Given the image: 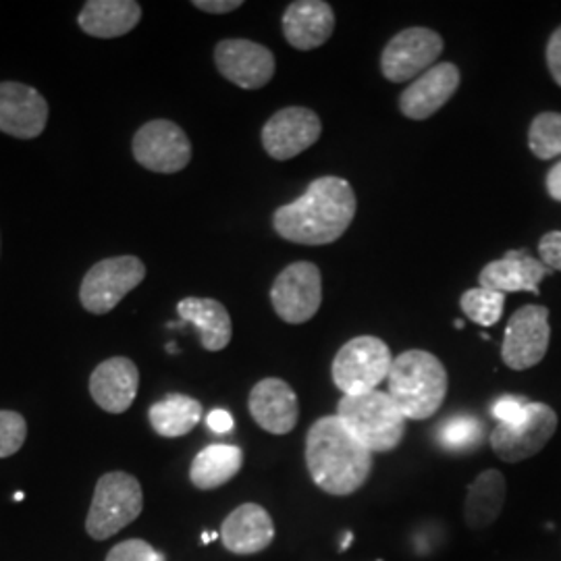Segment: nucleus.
I'll use <instances>...</instances> for the list:
<instances>
[{"label":"nucleus","instance_id":"17","mask_svg":"<svg viewBox=\"0 0 561 561\" xmlns=\"http://www.w3.org/2000/svg\"><path fill=\"white\" fill-rule=\"evenodd\" d=\"M248 408L256 424L271 435H287L300 419V401L289 382L268 377L250 391Z\"/></svg>","mask_w":561,"mask_h":561},{"label":"nucleus","instance_id":"5","mask_svg":"<svg viewBox=\"0 0 561 561\" xmlns=\"http://www.w3.org/2000/svg\"><path fill=\"white\" fill-rule=\"evenodd\" d=\"M141 510L144 493L140 481L127 472H108L96 482L85 530L94 541H106L138 520Z\"/></svg>","mask_w":561,"mask_h":561},{"label":"nucleus","instance_id":"10","mask_svg":"<svg viewBox=\"0 0 561 561\" xmlns=\"http://www.w3.org/2000/svg\"><path fill=\"white\" fill-rule=\"evenodd\" d=\"M558 431V414L551 405L530 401L526 419L518 424H497L491 447L500 460L518 463L537 456Z\"/></svg>","mask_w":561,"mask_h":561},{"label":"nucleus","instance_id":"30","mask_svg":"<svg viewBox=\"0 0 561 561\" xmlns=\"http://www.w3.org/2000/svg\"><path fill=\"white\" fill-rule=\"evenodd\" d=\"M27 439V422L20 412L0 410V460L20 451Z\"/></svg>","mask_w":561,"mask_h":561},{"label":"nucleus","instance_id":"36","mask_svg":"<svg viewBox=\"0 0 561 561\" xmlns=\"http://www.w3.org/2000/svg\"><path fill=\"white\" fill-rule=\"evenodd\" d=\"M206 424L210 426V431L215 433H229L233 428V416L227 410H213L206 419Z\"/></svg>","mask_w":561,"mask_h":561},{"label":"nucleus","instance_id":"28","mask_svg":"<svg viewBox=\"0 0 561 561\" xmlns=\"http://www.w3.org/2000/svg\"><path fill=\"white\" fill-rule=\"evenodd\" d=\"M528 148L539 161L561 157V113L537 115L528 129Z\"/></svg>","mask_w":561,"mask_h":561},{"label":"nucleus","instance_id":"7","mask_svg":"<svg viewBox=\"0 0 561 561\" xmlns=\"http://www.w3.org/2000/svg\"><path fill=\"white\" fill-rule=\"evenodd\" d=\"M146 277V266L136 256H115L96 262L81 280V306L90 314H106L117 308Z\"/></svg>","mask_w":561,"mask_h":561},{"label":"nucleus","instance_id":"12","mask_svg":"<svg viewBox=\"0 0 561 561\" xmlns=\"http://www.w3.org/2000/svg\"><path fill=\"white\" fill-rule=\"evenodd\" d=\"M551 341L549 308L522 306L505 327L502 360L512 370H528L545 358Z\"/></svg>","mask_w":561,"mask_h":561},{"label":"nucleus","instance_id":"35","mask_svg":"<svg viewBox=\"0 0 561 561\" xmlns=\"http://www.w3.org/2000/svg\"><path fill=\"white\" fill-rule=\"evenodd\" d=\"M192 4L210 15H225V13L238 11L240 7H243L241 0H194Z\"/></svg>","mask_w":561,"mask_h":561},{"label":"nucleus","instance_id":"25","mask_svg":"<svg viewBox=\"0 0 561 561\" xmlns=\"http://www.w3.org/2000/svg\"><path fill=\"white\" fill-rule=\"evenodd\" d=\"M243 466V451L238 445L215 443L204 447L192 461L190 481L201 491H213L233 481Z\"/></svg>","mask_w":561,"mask_h":561},{"label":"nucleus","instance_id":"32","mask_svg":"<svg viewBox=\"0 0 561 561\" xmlns=\"http://www.w3.org/2000/svg\"><path fill=\"white\" fill-rule=\"evenodd\" d=\"M528 403L530 401L524 400V398H516V396H505L495 401L493 405V416L500 424H518V422L526 419V412H528Z\"/></svg>","mask_w":561,"mask_h":561},{"label":"nucleus","instance_id":"4","mask_svg":"<svg viewBox=\"0 0 561 561\" xmlns=\"http://www.w3.org/2000/svg\"><path fill=\"white\" fill-rule=\"evenodd\" d=\"M335 416L373 454L393 451L405 435L408 419L387 391L343 396Z\"/></svg>","mask_w":561,"mask_h":561},{"label":"nucleus","instance_id":"13","mask_svg":"<svg viewBox=\"0 0 561 561\" xmlns=\"http://www.w3.org/2000/svg\"><path fill=\"white\" fill-rule=\"evenodd\" d=\"M322 134V123L312 108L287 106L262 127V148L275 161H291L312 148Z\"/></svg>","mask_w":561,"mask_h":561},{"label":"nucleus","instance_id":"8","mask_svg":"<svg viewBox=\"0 0 561 561\" xmlns=\"http://www.w3.org/2000/svg\"><path fill=\"white\" fill-rule=\"evenodd\" d=\"M271 301L280 321L304 324L317 317L322 304V277L314 262L285 266L271 287Z\"/></svg>","mask_w":561,"mask_h":561},{"label":"nucleus","instance_id":"1","mask_svg":"<svg viewBox=\"0 0 561 561\" xmlns=\"http://www.w3.org/2000/svg\"><path fill=\"white\" fill-rule=\"evenodd\" d=\"M356 192L350 181L335 175L319 178L300 198L275 210L277 236L301 245H329L340 240L356 217Z\"/></svg>","mask_w":561,"mask_h":561},{"label":"nucleus","instance_id":"20","mask_svg":"<svg viewBox=\"0 0 561 561\" xmlns=\"http://www.w3.org/2000/svg\"><path fill=\"white\" fill-rule=\"evenodd\" d=\"M333 32L335 13L324 0H296L285 9L283 36L296 50L321 48Z\"/></svg>","mask_w":561,"mask_h":561},{"label":"nucleus","instance_id":"21","mask_svg":"<svg viewBox=\"0 0 561 561\" xmlns=\"http://www.w3.org/2000/svg\"><path fill=\"white\" fill-rule=\"evenodd\" d=\"M273 539L275 524L271 514L259 503H243L222 522V545L236 556L261 553L271 547Z\"/></svg>","mask_w":561,"mask_h":561},{"label":"nucleus","instance_id":"27","mask_svg":"<svg viewBox=\"0 0 561 561\" xmlns=\"http://www.w3.org/2000/svg\"><path fill=\"white\" fill-rule=\"evenodd\" d=\"M435 437L443 449L454 454H466L474 451L481 445L484 439V426L477 416L456 414L439 424Z\"/></svg>","mask_w":561,"mask_h":561},{"label":"nucleus","instance_id":"24","mask_svg":"<svg viewBox=\"0 0 561 561\" xmlns=\"http://www.w3.org/2000/svg\"><path fill=\"white\" fill-rule=\"evenodd\" d=\"M505 477L500 470H484L468 486L463 518L472 530H484L502 516L505 503Z\"/></svg>","mask_w":561,"mask_h":561},{"label":"nucleus","instance_id":"31","mask_svg":"<svg viewBox=\"0 0 561 561\" xmlns=\"http://www.w3.org/2000/svg\"><path fill=\"white\" fill-rule=\"evenodd\" d=\"M106 561H164V556L159 553L150 542L141 541V539H129V541L115 545Z\"/></svg>","mask_w":561,"mask_h":561},{"label":"nucleus","instance_id":"34","mask_svg":"<svg viewBox=\"0 0 561 561\" xmlns=\"http://www.w3.org/2000/svg\"><path fill=\"white\" fill-rule=\"evenodd\" d=\"M547 67L551 78L561 88V25L547 42Z\"/></svg>","mask_w":561,"mask_h":561},{"label":"nucleus","instance_id":"29","mask_svg":"<svg viewBox=\"0 0 561 561\" xmlns=\"http://www.w3.org/2000/svg\"><path fill=\"white\" fill-rule=\"evenodd\" d=\"M503 306H505V294L489 291L482 287L463 291L460 300L461 312L481 327H493L502 321Z\"/></svg>","mask_w":561,"mask_h":561},{"label":"nucleus","instance_id":"23","mask_svg":"<svg viewBox=\"0 0 561 561\" xmlns=\"http://www.w3.org/2000/svg\"><path fill=\"white\" fill-rule=\"evenodd\" d=\"M178 314L181 321L198 329L202 347L208 352H221L233 337L231 317L219 300L185 298L178 304Z\"/></svg>","mask_w":561,"mask_h":561},{"label":"nucleus","instance_id":"39","mask_svg":"<svg viewBox=\"0 0 561 561\" xmlns=\"http://www.w3.org/2000/svg\"><path fill=\"white\" fill-rule=\"evenodd\" d=\"M352 541H354V535H352V533H347V535H345V539H343V545H341V551H345Z\"/></svg>","mask_w":561,"mask_h":561},{"label":"nucleus","instance_id":"37","mask_svg":"<svg viewBox=\"0 0 561 561\" xmlns=\"http://www.w3.org/2000/svg\"><path fill=\"white\" fill-rule=\"evenodd\" d=\"M547 192L556 202H561V161L551 167L547 173Z\"/></svg>","mask_w":561,"mask_h":561},{"label":"nucleus","instance_id":"9","mask_svg":"<svg viewBox=\"0 0 561 561\" xmlns=\"http://www.w3.org/2000/svg\"><path fill=\"white\" fill-rule=\"evenodd\" d=\"M443 38L428 27L401 30L385 46L381 57V71L385 80L391 83H405L421 78L437 65L442 57Z\"/></svg>","mask_w":561,"mask_h":561},{"label":"nucleus","instance_id":"19","mask_svg":"<svg viewBox=\"0 0 561 561\" xmlns=\"http://www.w3.org/2000/svg\"><path fill=\"white\" fill-rule=\"evenodd\" d=\"M138 366L123 356L102 362L90 377V396L108 414L127 412L138 396Z\"/></svg>","mask_w":561,"mask_h":561},{"label":"nucleus","instance_id":"38","mask_svg":"<svg viewBox=\"0 0 561 561\" xmlns=\"http://www.w3.org/2000/svg\"><path fill=\"white\" fill-rule=\"evenodd\" d=\"M219 537H221V533H204V535H202V542L208 545V542L215 541V539H219Z\"/></svg>","mask_w":561,"mask_h":561},{"label":"nucleus","instance_id":"26","mask_svg":"<svg viewBox=\"0 0 561 561\" xmlns=\"http://www.w3.org/2000/svg\"><path fill=\"white\" fill-rule=\"evenodd\" d=\"M202 419V403L183 393H171L157 401L148 410V421L152 428L167 439H178L192 433Z\"/></svg>","mask_w":561,"mask_h":561},{"label":"nucleus","instance_id":"33","mask_svg":"<svg viewBox=\"0 0 561 561\" xmlns=\"http://www.w3.org/2000/svg\"><path fill=\"white\" fill-rule=\"evenodd\" d=\"M539 259L549 271L561 273V231H551L539 241Z\"/></svg>","mask_w":561,"mask_h":561},{"label":"nucleus","instance_id":"3","mask_svg":"<svg viewBox=\"0 0 561 561\" xmlns=\"http://www.w3.org/2000/svg\"><path fill=\"white\" fill-rule=\"evenodd\" d=\"M387 381V393L408 421H426L435 416L449 389L443 362L424 350H408L393 358Z\"/></svg>","mask_w":561,"mask_h":561},{"label":"nucleus","instance_id":"14","mask_svg":"<svg viewBox=\"0 0 561 561\" xmlns=\"http://www.w3.org/2000/svg\"><path fill=\"white\" fill-rule=\"evenodd\" d=\"M215 65L222 78L243 90H261L273 80L275 55L259 42L229 38L217 44Z\"/></svg>","mask_w":561,"mask_h":561},{"label":"nucleus","instance_id":"11","mask_svg":"<svg viewBox=\"0 0 561 561\" xmlns=\"http://www.w3.org/2000/svg\"><path fill=\"white\" fill-rule=\"evenodd\" d=\"M131 150L144 169L162 175L180 173L192 161V141L178 123L169 119L141 125L131 141Z\"/></svg>","mask_w":561,"mask_h":561},{"label":"nucleus","instance_id":"15","mask_svg":"<svg viewBox=\"0 0 561 561\" xmlns=\"http://www.w3.org/2000/svg\"><path fill=\"white\" fill-rule=\"evenodd\" d=\"M48 123V102L32 85L0 83V131L18 140L38 138Z\"/></svg>","mask_w":561,"mask_h":561},{"label":"nucleus","instance_id":"18","mask_svg":"<svg viewBox=\"0 0 561 561\" xmlns=\"http://www.w3.org/2000/svg\"><path fill=\"white\" fill-rule=\"evenodd\" d=\"M551 271L528 250H510L500 261L489 262L479 275L482 289L500 294H541L539 285Z\"/></svg>","mask_w":561,"mask_h":561},{"label":"nucleus","instance_id":"2","mask_svg":"<svg viewBox=\"0 0 561 561\" xmlns=\"http://www.w3.org/2000/svg\"><path fill=\"white\" fill-rule=\"evenodd\" d=\"M306 466L314 484L329 495L345 497L368 481L373 451H368L337 416L314 422L306 435Z\"/></svg>","mask_w":561,"mask_h":561},{"label":"nucleus","instance_id":"22","mask_svg":"<svg viewBox=\"0 0 561 561\" xmlns=\"http://www.w3.org/2000/svg\"><path fill=\"white\" fill-rule=\"evenodd\" d=\"M140 20L141 7L136 0H88L78 23L88 36L108 41L129 34Z\"/></svg>","mask_w":561,"mask_h":561},{"label":"nucleus","instance_id":"16","mask_svg":"<svg viewBox=\"0 0 561 561\" xmlns=\"http://www.w3.org/2000/svg\"><path fill=\"white\" fill-rule=\"evenodd\" d=\"M461 73L454 62H437L433 69L412 81L400 96L403 117L424 121L439 113L460 88Z\"/></svg>","mask_w":561,"mask_h":561},{"label":"nucleus","instance_id":"6","mask_svg":"<svg viewBox=\"0 0 561 561\" xmlns=\"http://www.w3.org/2000/svg\"><path fill=\"white\" fill-rule=\"evenodd\" d=\"M391 366L393 356L389 345L379 337L362 335L341 347L331 375L343 396H364L377 391V387L389 379Z\"/></svg>","mask_w":561,"mask_h":561}]
</instances>
